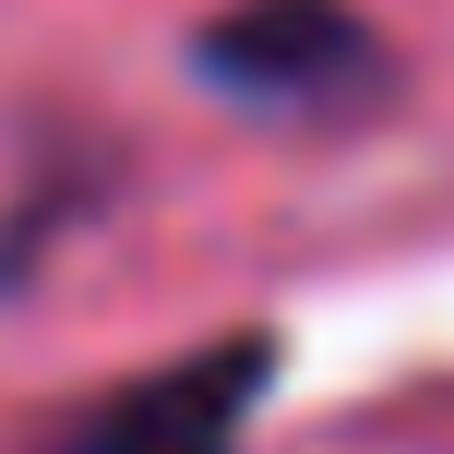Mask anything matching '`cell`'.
<instances>
[{
  "instance_id": "cell-1",
  "label": "cell",
  "mask_w": 454,
  "mask_h": 454,
  "mask_svg": "<svg viewBox=\"0 0 454 454\" xmlns=\"http://www.w3.org/2000/svg\"><path fill=\"white\" fill-rule=\"evenodd\" d=\"M263 383H275V335H215V347H192V359L144 371V383L96 395L48 454H227Z\"/></svg>"
},
{
  "instance_id": "cell-2",
  "label": "cell",
  "mask_w": 454,
  "mask_h": 454,
  "mask_svg": "<svg viewBox=\"0 0 454 454\" xmlns=\"http://www.w3.org/2000/svg\"><path fill=\"white\" fill-rule=\"evenodd\" d=\"M204 72L251 108H323L371 72V24L347 0H239L204 24Z\"/></svg>"
}]
</instances>
